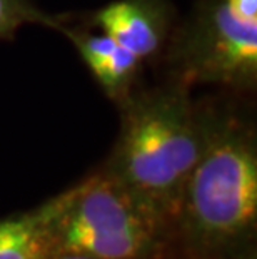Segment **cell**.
Listing matches in <instances>:
<instances>
[{
	"label": "cell",
	"mask_w": 257,
	"mask_h": 259,
	"mask_svg": "<svg viewBox=\"0 0 257 259\" xmlns=\"http://www.w3.org/2000/svg\"><path fill=\"white\" fill-rule=\"evenodd\" d=\"M176 259H257V134L209 106V134L172 224Z\"/></svg>",
	"instance_id": "obj_1"
},
{
	"label": "cell",
	"mask_w": 257,
	"mask_h": 259,
	"mask_svg": "<svg viewBox=\"0 0 257 259\" xmlns=\"http://www.w3.org/2000/svg\"><path fill=\"white\" fill-rule=\"evenodd\" d=\"M120 131L102 169L147 204L172 229L180 197L209 134V106L190 87L169 79L135 89L119 106Z\"/></svg>",
	"instance_id": "obj_2"
},
{
	"label": "cell",
	"mask_w": 257,
	"mask_h": 259,
	"mask_svg": "<svg viewBox=\"0 0 257 259\" xmlns=\"http://www.w3.org/2000/svg\"><path fill=\"white\" fill-rule=\"evenodd\" d=\"M47 202V254L176 259L171 226L102 167Z\"/></svg>",
	"instance_id": "obj_3"
},
{
	"label": "cell",
	"mask_w": 257,
	"mask_h": 259,
	"mask_svg": "<svg viewBox=\"0 0 257 259\" xmlns=\"http://www.w3.org/2000/svg\"><path fill=\"white\" fill-rule=\"evenodd\" d=\"M171 79L250 92L257 84V20L242 19L226 0H199L189 20L169 38Z\"/></svg>",
	"instance_id": "obj_4"
},
{
	"label": "cell",
	"mask_w": 257,
	"mask_h": 259,
	"mask_svg": "<svg viewBox=\"0 0 257 259\" xmlns=\"http://www.w3.org/2000/svg\"><path fill=\"white\" fill-rule=\"evenodd\" d=\"M92 24L145 64L166 51L172 9L167 0H116L97 10Z\"/></svg>",
	"instance_id": "obj_5"
},
{
	"label": "cell",
	"mask_w": 257,
	"mask_h": 259,
	"mask_svg": "<svg viewBox=\"0 0 257 259\" xmlns=\"http://www.w3.org/2000/svg\"><path fill=\"white\" fill-rule=\"evenodd\" d=\"M59 32L74 44L102 91L117 106H120L135 91L137 77L144 62L134 54L125 51L102 32L90 34L85 30L72 29L65 24L60 25Z\"/></svg>",
	"instance_id": "obj_6"
},
{
	"label": "cell",
	"mask_w": 257,
	"mask_h": 259,
	"mask_svg": "<svg viewBox=\"0 0 257 259\" xmlns=\"http://www.w3.org/2000/svg\"><path fill=\"white\" fill-rule=\"evenodd\" d=\"M48 202L0 218V259H42L47 254Z\"/></svg>",
	"instance_id": "obj_7"
},
{
	"label": "cell",
	"mask_w": 257,
	"mask_h": 259,
	"mask_svg": "<svg viewBox=\"0 0 257 259\" xmlns=\"http://www.w3.org/2000/svg\"><path fill=\"white\" fill-rule=\"evenodd\" d=\"M34 24L59 30L64 22L43 12L30 0H0V40H9L24 25Z\"/></svg>",
	"instance_id": "obj_8"
},
{
	"label": "cell",
	"mask_w": 257,
	"mask_h": 259,
	"mask_svg": "<svg viewBox=\"0 0 257 259\" xmlns=\"http://www.w3.org/2000/svg\"><path fill=\"white\" fill-rule=\"evenodd\" d=\"M239 17L257 20V0H226Z\"/></svg>",
	"instance_id": "obj_9"
},
{
	"label": "cell",
	"mask_w": 257,
	"mask_h": 259,
	"mask_svg": "<svg viewBox=\"0 0 257 259\" xmlns=\"http://www.w3.org/2000/svg\"><path fill=\"white\" fill-rule=\"evenodd\" d=\"M42 259H94V257L82 256V254H70V252H48Z\"/></svg>",
	"instance_id": "obj_10"
}]
</instances>
